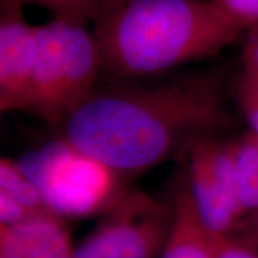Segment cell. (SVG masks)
I'll list each match as a JSON object with an SVG mask.
<instances>
[{"label": "cell", "mask_w": 258, "mask_h": 258, "mask_svg": "<svg viewBox=\"0 0 258 258\" xmlns=\"http://www.w3.org/2000/svg\"><path fill=\"white\" fill-rule=\"evenodd\" d=\"M93 24L103 69L120 78L213 56L245 31L214 0H112Z\"/></svg>", "instance_id": "7a4b0ae2"}, {"label": "cell", "mask_w": 258, "mask_h": 258, "mask_svg": "<svg viewBox=\"0 0 258 258\" xmlns=\"http://www.w3.org/2000/svg\"><path fill=\"white\" fill-rule=\"evenodd\" d=\"M235 92L250 131L258 134V79L239 74Z\"/></svg>", "instance_id": "4fadbf2b"}, {"label": "cell", "mask_w": 258, "mask_h": 258, "mask_svg": "<svg viewBox=\"0 0 258 258\" xmlns=\"http://www.w3.org/2000/svg\"><path fill=\"white\" fill-rule=\"evenodd\" d=\"M0 190L21 202L34 214L61 217L49 207L40 189L19 164L9 158H2L0 160Z\"/></svg>", "instance_id": "8fae6325"}, {"label": "cell", "mask_w": 258, "mask_h": 258, "mask_svg": "<svg viewBox=\"0 0 258 258\" xmlns=\"http://www.w3.org/2000/svg\"><path fill=\"white\" fill-rule=\"evenodd\" d=\"M173 221L160 258H217L227 238L205 227L190 196L186 178L172 192Z\"/></svg>", "instance_id": "9c48e42d"}, {"label": "cell", "mask_w": 258, "mask_h": 258, "mask_svg": "<svg viewBox=\"0 0 258 258\" xmlns=\"http://www.w3.org/2000/svg\"><path fill=\"white\" fill-rule=\"evenodd\" d=\"M238 196L244 218L258 212V134L249 132L234 141Z\"/></svg>", "instance_id": "30bf717a"}, {"label": "cell", "mask_w": 258, "mask_h": 258, "mask_svg": "<svg viewBox=\"0 0 258 258\" xmlns=\"http://www.w3.org/2000/svg\"><path fill=\"white\" fill-rule=\"evenodd\" d=\"M37 59L28 111L60 125L96 89L101 51L86 24L56 18L37 25Z\"/></svg>", "instance_id": "3957f363"}, {"label": "cell", "mask_w": 258, "mask_h": 258, "mask_svg": "<svg viewBox=\"0 0 258 258\" xmlns=\"http://www.w3.org/2000/svg\"><path fill=\"white\" fill-rule=\"evenodd\" d=\"M227 120L218 77L198 73L157 85L96 88L60 125L62 139L124 183L188 154Z\"/></svg>", "instance_id": "6da1fadb"}, {"label": "cell", "mask_w": 258, "mask_h": 258, "mask_svg": "<svg viewBox=\"0 0 258 258\" xmlns=\"http://www.w3.org/2000/svg\"><path fill=\"white\" fill-rule=\"evenodd\" d=\"M241 72L258 78V25L249 29L247 40L241 55Z\"/></svg>", "instance_id": "2e32d148"}, {"label": "cell", "mask_w": 258, "mask_h": 258, "mask_svg": "<svg viewBox=\"0 0 258 258\" xmlns=\"http://www.w3.org/2000/svg\"><path fill=\"white\" fill-rule=\"evenodd\" d=\"M66 219L41 215L16 225H0V258H72Z\"/></svg>", "instance_id": "ba28073f"}, {"label": "cell", "mask_w": 258, "mask_h": 258, "mask_svg": "<svg viewBox=\"0 0 258 258\" xmlns=\"http://www.w3.org/2000/svg\"><path fill=\"white\" fill-rule=\"evenodd\" d=\"M217 258H258V251L235 238H227Z\"/></svg>", "instance_id": "e0dca14e"}, {"label": "cell", "mask_w": 258, "mask_h": 258, "mask_svg": "<svg viewBox=\"0 0 258 258\" xmlns=\"http://www.w3.org/2000/svg\"><path fill=\"white\" fill-rule=\"evenodd\" d=\"M186 156V183L202 224L212 233L231 237L244 219L235 178L234 143L215 135L203 138Z\"/></svg>", "instance_id": "8992f818"}, {"label": "cell", "mask_w": 258, "mask_h": 258, "mask_svg": "<svg viewBox=\"0 0 258 258\" xmlns=\"http://www.w3.org/2000/svg\"><path fill=\"white\" fill-rule=\"evenodd\" d=\"M34 217H41L29 211L21 202L0 190V225H16Z\"/></svg>", "instance_id": "9a60e30c"}, {"label": "cell", "mask_w": 258, "mask_h": 258, "mask_svg": "<svg viewBox=\"0 0 258 258\" xmlns=\"http://www.w3.org/2000/svg\"><path fill=\"white\" fill-rule=\"evenodd\" d=\"M18 164L64 219L108 211L127 191L110 169L62 138L27 153Z\"/></svg>", "instance_id": "277c9868"}, {"label": "cell", "mask_w": 258, "mask_h": 258, "mask_svg": "<svg viewBox=\"0 0 258 258\" xmlns=\"http://www.w3.org/2000/svg\"><path fill=\"white\" fill-rule=\"evenodd\" d=\"M15 4L37 5L50 11L56 18H66L88 24L95 21L98 15L112 0H0Z\"/></svg>", "instance_id": "7c38bea8"}, {"label": "cell", "mask_w": 258, "mask_h": 258, "mask_svg": "<svg viewBox=\"0 0 258 258\" xmlns=\"http://www.w3.org/2000/svg\"><path fill=\"white\" fill-rule=\"evenodd\" d=\"M244 219H247V220L257 222V224H258V212L254 213V214H251V215H249V217H246V218H244Z\"/></svg>", "instance_id": "d6986e66"}, {"label": "cell", "mask_w": 258, "mask_h": 258, "mask_svg": "<svg viewBox=\"0 0 258 258\" xmlns=\"http://www.w3.org/2000/svg\"><path fill=\"white\" fill-rule=\"evenodd\" d=\"M239 23L244 30L258 24V0H214Z\"/></svg>", "instance_id": "5bb4252c"}, {"label": "cell", "mask_w": 258, "mask_h": 258, "mask_svg": "<svg viewBox=\"0 0 258 258\" xmlns=\"http://www.w3.org/2000/svg\"><path fill=\"white\" fill-rule=\"evenodd\" d=\"M172 221V200L164 202L129 190L74 249L72 258H160Z\"/></svg>", "instance_id": "5b68a950"}, {"label": "cell", "mask_w": 258, "mask_h": 258, "mask_svg": "<svg viewBox=\"0 0 258 258\" xmlns=\"http://www.w3.org/2000/svg\"><path fill=\"white\" fill-rule=\"evenodd\" d=\"M256 25H258V24H256Z\"/></svg>", "instance_id": "ffe728a7"}, {"label": "cell", "mask_w": 258, "mask_h": 258, "mask_svg": "<svg viewBox=\"0 0 258 258\" xmlns=\"http://www.w3.org/2000/svg\"><path fill=\"white\" fill-rule=\"evenodd\" d=\"M228 238H235L258 251V224L247 219H243L238 224L231 237Z\"/></svg>", "instance_id": "ac0fdd59"}, {"label": "cell", "mask_w": 258, "mask_h": 258, "mask_svg": "<svg viewBox=\"0 0 258 258\" xmlns=\"http://www.w3.org/2000/svg\"><path fill=\"white\" fill-rule=\"evenodd\" d=\"M24 6L0 2V111H28L37 59V25Z\"/></svg>", "instance_id": "52a82bcc"}]
</instances>
